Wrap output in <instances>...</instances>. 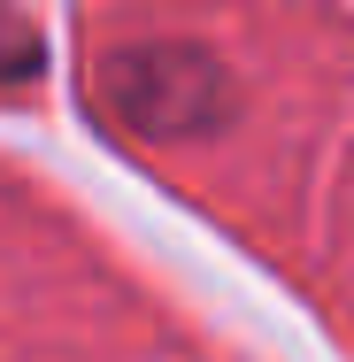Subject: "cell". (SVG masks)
I'll return each mask as SVG.
<instances>
[{
	"mask_svg": "<svg viewBox=\"0 0 354 362\" xmlns=\"http://www.w3.org/2000/svg\"><path fill=\"white\" fill-rule=\"evenodd\" d=\"M231 85L201 47H124L93 62V108L131 139H193L223 124Z\"/></svg>",
	"mask_w": 354,
	"mask_h": 362,
	"instance_id": "obj_1",
	"label": "cell"
},
{
	"mask_svg": "<svg viewBox=\"0 0 354 362\" xmlns=\"http://www.w3.org/2000/svg\"><path fill=\"white\" fill-rule=\"evenodd\" d=\"M47 70V39H39V23L31 16H16V8H0V85H23V77Z\"/></svg>",
	"mask_w": 354,
	"mask_h": 362,
	"instance_id": "obj_2",
	"label": "cell"
}]
</instances>
